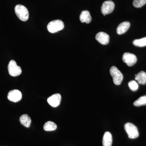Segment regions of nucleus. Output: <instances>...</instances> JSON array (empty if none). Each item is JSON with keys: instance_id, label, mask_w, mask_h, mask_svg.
<instances>
[{"instance_id": "nucleus-16", "label": "nucleus", "mask_w": 146, "mask_h": 146, "mask_svg": "<svg viewBox=\"0 0 146 146\" xmlns=\"http://www.w3.org/2000/svg\"><path fill=\"white\" fill-rule=\"evenodd\" d=\"M57 128V125L53 122L48 121L45 123L44 125V130L46 131H51L56 130Z\"/></svg>"}, {"instance_id": "nucleus-20", "label": "nucleus", "mask_w": 146, "mask_h": 146, "mask_svg": "<svg viewBox=\"0 0 146 146\" xmlns=\"http://www.w3.org/2000/svg\"><path fill=\"white\" fill-rule=\"evenodd\" d=\"M128 86L131 90H132V91H136L138 89V83L134 80H131L128 83Z\"/></svg>"}, {"instance_id": "nucleus-12", "label": "nucleus", "mask_w": 146, "mask_h": 146, "mask_svg": "<svg viewBox=\"0 0 146 146\" xmlns=\"http://www.w3.org/2000/svg\"><path fill=\"white\" fill-rule=\"evenodd\" d=\"M112 134L110 132L106 131L104 135L102 140L103 146H112Z\"/></svg>"}, {"instance_id": "nucleus-10", "label": "nucleus", "mask_w": 146, "mask_h": 146, "mask_svg": "<svg viewBox=\"0 0 146 146\" xmlns=\"http://www.w3.org/2000/svg\"><path fill=\"white\" fill-rule=\"evenodd\" d=\"M109 36L107 33L103 32H100L97 33L96 39L100 43L103 45H106L109 42Z\"/></svg>"}, {"instance_id": "nucleus-14", "label": "nucleus", "mask_w": 146, "mask_h": 146, "mask_svg": "<svg viewBox=\"0 0 146 146\" xmlns=\"http://www.w3.org/2000/svg\"><path fill=\"white\" fill-rule=\"evenodd\" d=\"M135 80L138 81V83L141 84H146V72L144 71H141L137 74L135 75Z\"/></svg>"}, {"instance_id": "nucleus-11", "label": "nucleus", "mask_w": 146, "mask_h": 146, "mask_svg": "<svg viewBox=\"0 0 146 146\" xmlns=\"http://www.w3.org/2000/svg\"><path fill=\"white\" fill-rule=\"evenodd\" d=\"M130 26V23L129 22H124L121 23L117 28V33L118 35H121L125 33L129 29Z\"/></svg>"}, {"instance_id": "nucleus-18", "label": "nucleus", "mask_w": 146, "mask_h": 146, "mask_svg": "<svg viewBox=\"0 0 146 146\" xmlns=\"http://www.w3.org/2000/svg\"><path fill=\"white\" fill-rule=\"evenodd\" d=\"M133 44L136 46L142 47L146 46V37L140 39H135L133 42Z\"/></svg>"}, {"instance_id": "nucleus-17", "label": "nucleus", "mask_w": 146, "mask_h": 146, "mask_svg": "<svg viewBox=\"0 0 146 146\" xmlns=\"http://www.w3.org/2000/svg\"><path fill=\"white\" fill-rule=\"evenodd\" d=\"M133 105L137 107L146 105V96L140 97L138 100L134 102Z\"/></svg>"}, {"instance_id": "nucleus-7", "label": "nucleus", "mask_w": 146, "mask_h": 146, "mask_svg": "<svg viewBox=\"0 0 146 146\" xmlns=\"http://www.w3.org/2000/svg\"><path fill=\"white\" fill-rule=\"evenodd\" d=\"M123 60L129 67L133 66L137 62L136 56L133 54L125 52L123 54Z\"/></svg>"}, {"instance_id": "nucleus-8", "label": "nucleus", "mask_w": 146, "mask_h": 146, "mask_svg": "<svg viewBox=\"0 0 146 146\" xmlns=\"http://www.w3.org/2000/svg\"><path fill=\"white\" fill-rule=\"evenodd\" d=\"M7 98L10 101L17 102L22 99V93L21 91L16 89L11 90L9 92Z\"/></svg>"}, {"instance_id": "nucleus-3", "label": "nucleus", "mask_w": 146, "mask_h": 146, "mask_svg": "<svg viewBox=\"0 0 146 146\" xmlns=\"http://www.w3.org/2000/svg\"><path fill=\"white\" fill-rule=\"evenodd\" d=\"M124 128L129 138L135 139L139 136V133L138 128L133 124L130 123H126L125 125Z\"/></svg>"}, {"instance_id": "nucleus-13", "label": "nucleus", "mask_w": 146, "mask_h": 146, "mask_svg": "<svg viewBox=\"0 0 146 146\" xmlns=\"http://www.w3.org/2000/svg\"><path fill=\"white\" fill-rule=\"evenodd\" d=\"M80 20L82 23H86L89 24L91 23V17L90 13L88 11L84 10L82 11L80 16Z\"/></svg>"}, {"instance_id": "nucleus-15", "label": "nucleus", "mask_w": 146, "mask_h": 146, "mask_svg": "<svg viewBox=\"0 0 146 146\" xmlns=\"http://www.w3.org/2000/svg\"><path fill=\"white\" fill-rule=\"evenodd\" d=\"M20 121L21 124L27 127H29L31 122V119L27 114L22 115L20 117Z\"/></svg>"}, {"instance_id": "nucleus-1", "label": "nucleus", "mask_w": 146, "mask_h": 146, "mask_svg": "<svg viewBox=\"0 0 146 146\" xmlns=\"http://www.w3.org/2000/svg\"><path fill=\"white\" fill-rule=\"evenodd\" d=\"M15 11L17 17L21 21L25 22L28 20L29 12L27 9L24 5H16L15 7Z\"/></svg>"}, {"instance_id": "nucleus-9", "label": "nucleus", "mask_w": 146, "mask_h": 146, "mask_svg": "<svg viewBox=\"0 0 146 146\" xmlns=\"http://www.w3.org/2000/svg\"><path fill=\"white\" fill-rule=\"evenodd\" d=\"M61 97L60 94H54L47 100L48 103L53 107H56L60 104Z\"/></svg>"}, {"instance_id": "nucleus-4", "label": "nucleus", "mask_w": 146, "mask_h": 146, "mask_svg": "<svg viewBox=\"0 0 146 146\" xmlns=\"http://www.w3.org/2000/svg\"><path fill=\"white\" fill-rule=\"evenodd\" d=\"M110 72L115 84L117 85H120L121 83L123 78L122 73L115 66H112L110 68Z\"/></svg>"}, {"instance_id": "nucleus-19", "label": "nucleus", "mask_w": 146, "mask_h": 146, "mask_svg": "<svg viewBox=\"0 0 146 146\" xmlns=\"http://www.w3.org/2000/svg\"><path fill=\"white\" fill-rule=\"evenodd\" d=\"M146 3V0H134L133 1V6L136 8H140Z\"/></svg>"}, {"instance_id": "nucleus-5", "label": "nucleus", "mask_w": 146, "mask_h": 146, "mask_svg": "<svg viewBox=\"0 0 146 146\" xmlns=\"http://www.w3.org/2000/svg\"><path fill=\"white\" fill-rule=\"evenodd\" d=\"M9 73L11 76L16 77L20 75L22 73V69L20 66H18L16 61L11 60L8 65Z\"/></svg>"}, {"instance_id": "nucleus-2", "label": "nucleus", "mask_w": 146, "mask_h": 146, "mask_svg": "<svg viewBox=\"0 0 146 146\" xmlns=\"http://www.w3.org/2000/svg\"><path fill=\"white\" fill-rule=\"evenodd\" d=\"M64 27L63 22L60 20H56L50 22L47 25V29L51 33H54L62 30Z\"/></svg>"}, {"instance_id": "nucleus-6", "label": "nucleus", "mask_w": 146, "mask_h": 146, "mask_svg": "<svg viewBox=\"0 0 146 146\" xmlns=\"http://www.w3.org/2000/svg\"><path fill=\"white\" fill-rule=\"evenodd\" d=\"M115 8V3L111 1H106L103 3L101 12L104 16L112 13Z\"/></svg>"}]
</instances>
